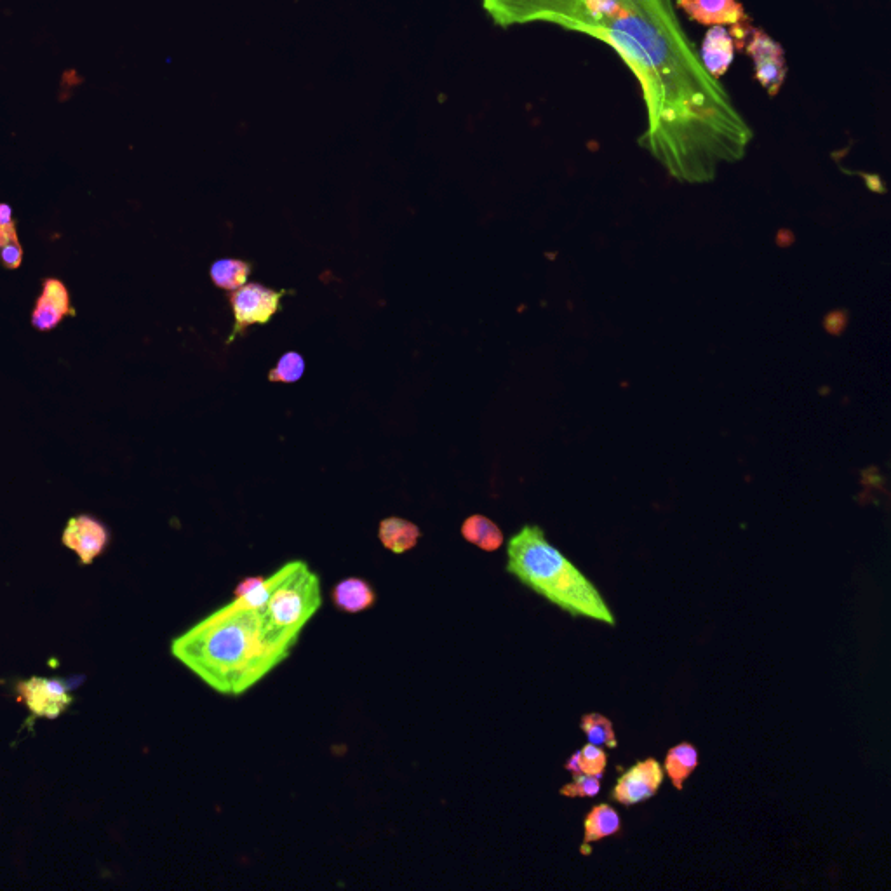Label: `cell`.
Instances as JSON below:
<instances>
[{
    "mask_svg": "<svg viewBox=\"0 0 891 891\" xmlns=\"http://www.w3.org/2000/svg\"><path fill=\"white\" fill-rule=\"evenodd\" d=\"M498 27L530 23L590 35L622 58L643 93L644 148L679 183H711L742 161L754 129L707 74L674 0H481Z\"/></svg>",
    "mask_w": 891,
    "mask_h": 891,
    "instance_id": "obj_1",
    "label": "cell"
},
{
    "mask_svg": "<svg viewBox=\"0 0 891 891\" xmlns=\"http://www.w3.org/2000/svg\"><path fill=\"white\" fill-rule=\"evenodd\" d=\"M300 636L268 624L263 610L234 599L171 643V655L225 697H241L291 655Z\"/></svg>",
    "mask_w": 891,
    "mask_h": 891,
    "instance_id": "obj_2",
    "label": "cell"
},
{
    "mask_svg": "<svg viewBox=\"0 0 891 891\" xmlns=\"http://www.w3.org/2000/svg\"><path fill=\"white\" fill-rule=\"evenodd\" d=\"M507 571L571 617L617 624L596 585L547 540L540 526L526 524L510 538Z\"/></svg>",
    "mask_w": 891,
    "mask_h": 891,
    "instance_id": "obj_3",
    "label": "cell"
},
{
    "mask_svg": "<svg viewBox=\"0 0 891 891\" xmlns=\"http://www.w3.org/2000/svg\"><path fill=\"white\" fill-rule=\"evenodd\" d=\"M321 606V578L305 561H289L270 575V594L263 615L274 629L302 636Z\"/></svg>",
    "mask_w": 891,
    "mask_h": 891,
    "instance_id": "obj_4",
    "label": "cell"
},
{
    "mask_svg": "<svg viewBox=\"0 0 891 891\" xmlns=\"http://www.w3.org/2000/svg\"><path fill=\"white\" fill-rule=\"evenodd\" d=\"M289 291L267 288L258 282H246L235 289L230 296V307L234 310V329L227 338V345L235 342L237 336L255 324H268L270 319L281 310V302Z\"/></svg>",
    "mask_w": 891,
    "mask_h": 891,
    "instance_id": "obj_5",
    "label": "cell"
},
{
    "mask_svg": "<svg viewBox=\"0 0 891 891\" xmlns=\"http://www.w3.org/2000/svg\"><path fill=\"white\" fill-rule=\"evenodd\" d=\"M745 51L751 56L761 88L770 98H775L782 91L789 70L784 47L761 28L752 27L751 35L745 42Z\"/></svg>",
    "mask_w": 891,
    "mask_h": 891,
    "instance_id": "obj_6",
    "label": "cell"
},
{
    "mask_svg": "<svg viewBox=\"0 0 891 891\" xmlns=\"http://www.w3.org/2000/svg\"><path fill=\"white\" fill-rule=\"evenodd\" d=\"M16 691L18 702L27 705L28 711L37 717L56 719L72 704L67 686L58 679L32 677L28 681H21Z\"/></svg>",
    "mask_w": 891,
    "mask_h": 891,
    "instance_id": "obj_7",
    "label": "cell"
},
{
    "mask_svg": "<svg viewBox=\"0 0 891 891\" xmlns=\"http://www.w3.org/2000/svg\"><path fill=\"white\" fill-rule=\"evenodd\" d=\"M662 782H664V768L660 766L657 759L650 758L646 761H639L618 778L610 798L624 806H634V804L643 803L646 799L653 798Z\"/></svg>",
    "mask_w": 891,
    "mask_h": 891,
    "instance_id": "obj_8",
    "label": "cell"
},
{
    "mask_svg": "<svg viewBox=\"0 0 891 891\" xmlns=\"http://www.w3.org/2000/svg\"><path fill=\"white\" fill-rule=\"evenodd\" d=\"M61 540L67 549L74 550L82 564H91L107 547L110 535L94 517L77 516L68 521Z\"/></svg>",
    "mask_w": 891,
    "mask_h": 891,
    "instance_id": "obj_9",
    "label": "cell"
},
{
    "mask_svg": "<svg viewBox=\"0 0 891 891\" xmlns=\"http://www.w3.org/2000/svg\"><path fill=\"white\" fill-rule=\"evenodd\" d=\"M674 6L704 27H733L747 18L738 0H674Z\"/></svg>",
    "mask_w": 891,
    "mask_h": 891,
    "instance_id": "obj_10",
    "label": "cell"
},
{
    "mask_svg": "<svg viewBox=\"0 0 891 891\" xmlns=\"http://www.w3.org/2000/svg\"><path fill=\"white\" fill-rule=\"evenodd\" d=\"M74 314V309L70 305V295L63 282L58 279H47L44 282L42 295L37 300L34 315H32V324L39 331H49L56 328L60 324L63 317Z\"/></svg>",
    "mask_w": 891,
    "mask_h": 891,
    "instance_id": "obj_11",
    "label": "cell"
},
{
    "mask_svg": "<svg viewBox=\"0 0 891 891\" xmlns=\"http://www.w3.org/2000/svg\"><path fill=\"white\" fill-rule=\"evenodd\" d=\"M698 53L707 74L716 81H721V77L728 74L735 58V42L728 28L709 27Z\"/></svg>",
    "mask_w": 891,
    "mask_h": 891,
    "instance_id": "obj_12",
    "label": "cell"
},
{
    "mask_svg": "<svg viewBox=\"0 0 891 891\" xmlns=\"http://www.w3.org/2000/svg\"><path fill=\"white\" fill-rule=\"evenodd\" d=\"M331 601L336 610L347 615H357L375 606L376 592L373 585L364 578L350 577L336 583L331 590Z\"/></svg>",
    "mask_w": 891,
    "mask_h": 891,
    "instance_id": "obj_13",
    "label": "cell"
},
{
    "mask_svg": "<svg viewBox=\"0 0 891 891\" xmlns=\"http://www.w3.org/2000/svg\"><path fill=\"white\" fill-rule=\"evenodd\" d=\"M378 538L385 549L390 550L392 554L401 556V554L415 549L418 540L422 538V531L408 519L396 516L387 517L378 526Z\"/></svg>",
    "mask_w": 891,
    "mask_h": 891,
    "instance_id": "obj_14",
    "label": "cell"
},
{
    "mask_svg": "<svg viewBox=\"0 0 891 891\" xmlns=\"http://www.w3.org/2000/svg\"><path fill=\"white\" fill-rule=\"evenodd\" d=\"M620 827H622L620 825V817H618L617 811L611 808L610 804L603 803L594 806L590 810L589 815L585 817V822H583V831H585L582 846L583 853L589 850L590 843L618 834Z\"/></svg>",
    "mask_w": 891,
    "mask_h": 891,
    "instance_id": "obj_15",
    "label": "cell"
},
{
    "mask_svg": "<svg viewBox=\"0 0 891 891\" xmlns=\"http://www.w3.org/2000/svg\"><path fill=\"white\" fill-rule=\"evenodd\" d=\"M462 536L467 542L486 552H495L503 545V533L490 517L474 514L462 524Z\"/></svg>",
    "mask_w": 891,
    "mask_h": 891,
    "instance_id": "obj_16",
    "label": "cell"
},
{
    "mask_svg": "<svg viewBox=\"0 0 891 891\" xmlns=\"http://www.w3.org/2000/svg\"><path fill=\"white\" fill-rule=\"evenodd\" d=\"M698 751L691 744H679L672 747L665 756L664 770L669 775L677 791L683 789L684 780L697 770Z\"/></svg>",
    "mask_w": 891,
    "mask_h": 891,
    "instance_id": "obj_17",
    "label": "cell"
},
{
    "mask_svg": "<svg viewBox=\"0 0 891 891\" xmlns=\"http://www.w3.org/2000/svg\"><path fill=\"white\" fill-rule=\"evenodd\" d=\"M251 263L235 258H223L211 265V281L225 291H235L248 282L251 275Z\"/></svg>",
    "mask_w": 891,
    "mask_h": 891,
    "instance_id": "obj_18",
    "label": "cell"
},
{
    "mask_svg": "<svg viewBox=\"0 0 891 891\" xmlns=\"http://www.w3.org/2000/svg\"><path fill=\"white\" fill-rule=\"evenodd\" d=\"M583 733L589 738V744L599 745V747H608V749H617L618 742L613 730V723L608 717L601 714H585L580 723Z\"/></svg>",
    "mask_w": 891,
    "mask_h": 891,
    "instance_id": "obj_19",
    "label": "cell"
},
{
    "mask_svg": "<svg viewBox=\"0 0 891 891\" xmlns=\"http://www.w3.org/2000/svg\"><path fill=\"white\" fill-rule=\"evenodd\" d=\"M268 594H270V577L244 578L234 590V597L237 601H241L244 606L255 608V610L265 608Z\"/></svg>",
    "mask_w": 891,
    "mask_h": 891,
    "instance_id": "obj_20",
    "label": "cell"
},
{
    "mask_svg": "<svg viewBox=\"0 0 891 891\" xmlns=\"http://www.w3.org/2000/svg\"><path fill=\"white\" fill-rule=\"evenodd\" d=\"M305 373V361L298 352H288L279 359L275 368L270 371L268 380L274 383H295Z\"/></svg>",
    "mask_w": 891,
    "mask_h": 891,
    "instance_id": "obj_21",
    "label": "cell"
},
{
    "mask_svg": "<svg viewBox=\"0 0 891 891\" xmlns=\"http://www.w3.org/2000/svg\"><path fill=\"white\" fill-rule=\"evenodd\" d=\"M601 777H592V775H575V780L571 784L561 787L559 794L564 798H596L601 791Z\"/></svg>",
    "mask_w": 891,
    "mask_h": 891,
    "instance_id": "obj_22",
    "label": "cell"
},
{
    "mask_svg": "<svg viewBox=\"0 0 891 891\" xmlns=\"http://www.w3.org/2000/svg\"><path fill=\"white\" fill-rule=\"evenodd\" d=\"M578 754H580V770L583 775L603 777L608 758H606V752L599 745L587 744L582 751H578Z\"/></svg>",
    "mask_w": 891,
    "mask_h": 891,
    "instance_id": "obj_23",
    "label": "cell"
},
{
    "mask_svg": "<svg viewBox=\"0 0 891 891\" xmlns=\"http://www.w3.org/2000/svg\"><path fill=\"white\" fill-rule=\"evenodd\" d=\"M23 260V249H21L20 241L11 242L4 248H0V262L6 268H18Z\"/></svg>",
    "mask_w": 891,
    "mask_h": 891,
    "instance_id": "obj_24",
    "label": "cell"
},
{
    "mask_svg": "<svg viewBox=\"0 0 891 891\" xmlns=\"http://www.w3.org/2000/svg\"><path fill=\"white\" fill-rule=\"evenodd\" d=\"M18 241V235H16V225H7V227H0V248H4L7 244H11V242Z\"/></svg>",
    "mask_w": 891,
    "mask_h": 891,
    "instance_id": "obj_25",
    "label": "cell"
},
{
    "mask_svg": "<svg viewBox=\"0 0 891 891\" xmlns=\"http://www.w3.org/2000/svg\"><path fill=\"white\" fill-rule=\"evenodd\" d=\"M7 225H13V209L9 208L7 204H0V227H7Z\"/></svg>",
    "mask_w": 891,
    "mask_h": 891,
    "instance_id": "obj_26",
    "label": "cell"
},
{
    "mask_svg": "<svg viewBox=\"0 0 891 891\" xmlns=\"http://www.w3.org/2000/svg\"><path fill=\"white\" fill-rule=\"evenodd\" d=\"M564 768H566V770L568 771H571V773H573V777H575V775H580V773H582V770H580V754H578V752H575V754H573V756H571V758L566 761V764H564Z\"/></svg>",
    "mask_w": 891,
    "mask_h": 891,
    "instance_id": "obj_27",
    "label": "cell"
}]
</instances>
